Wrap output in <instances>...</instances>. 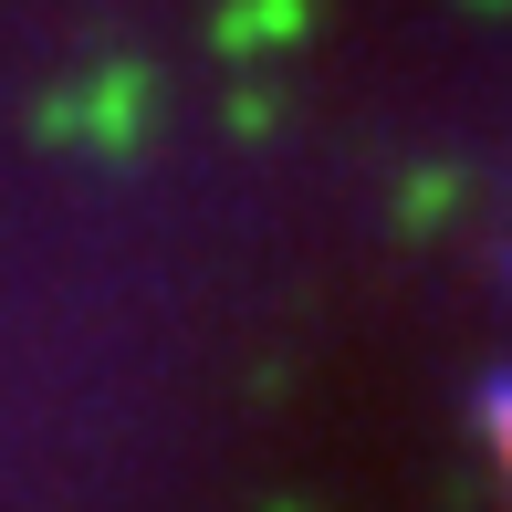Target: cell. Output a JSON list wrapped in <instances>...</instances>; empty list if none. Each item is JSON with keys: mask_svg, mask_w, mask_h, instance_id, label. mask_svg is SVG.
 I'll return each mask as SVG.
<instances>
[{"mask_svg": "<svg viewBox=\"0 0 512 512\" xmlns=\"http://www.w3.org/2000/svg\"><path fill=\"white\" fill-rule=\"evenodd\" d=\"M471 408H481V429H492V450L512 460V366H492V377H481V398H471Z\"/></svg>", "mask_w": 512, "mask_h": 512, "instance_id": "6da1fadb", "label": "cell"}]
</instances>
